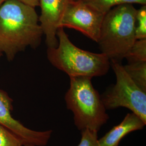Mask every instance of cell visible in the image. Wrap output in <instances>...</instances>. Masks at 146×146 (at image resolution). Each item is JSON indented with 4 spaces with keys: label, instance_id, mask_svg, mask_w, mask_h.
Returning a JSON list of instances; mask_svg holds the SVG:
<instances>
[{
    "label": "cell",
    "instance_id": "2e32d148",
    "mask_svg": "<svg viewBox=\"0 0 146 146\" xmlns=\"http://www.w3.org/2000/svg\"><path fill=\"white\" fill-rule=\"evenodd\" d=\"M21 2L30 5L34 8L39 6V0H18Z\"/></svg>",
    "mask_w": 146,
    "mask_h": 146
},
{
    "label": "cell",
    "instance_id": "8fae6325",
    "mask_svg": "<svg viewBox=\"0 0 146 146\" xmlns=\"http://www.w3.org/2000/svg\"><path fill=\"white\" fill-rule=\"evenodd\" d=\"M123 68L136 84L146 92V62H128Z\"/></svg>",
    "mask_w": 146,
    "mask_h": 146
},
{
    "label": "cell",
    "instance_id": "30bf717a",
    "mask_svg": "<svg viewBox=\"0 0 146 146\" xmlns=\"http://www.w3.org/2000/svg\"><path fill=\"white\" fill-rule=\"evenodd\" d=\"M91 6L100 13L106 14L113 8L125 4L146 5V0H75Z\"/></svg>",
    "mask_w": 146,
    "mask_h": 146
},
{
    "label": "cell",
    "instance_id": "ba28073f",
    "mask_svg": "<svg viewBox=\"0 0 146 146\" xmlns=\"http://www.w3.org/2000/svg\"><path fill=\"white\" fill-rule=\"evenodd\" d=\"M70 0H39L41 15L38 20L48 48L58 45L57 31Z\"/></svg>",
    "mask_w": 146,
    "mask_h": 146
},
{
    "label": "cell",
    "instance_id": "5b68a950",
    "mask_svg": "<svg viewBox=\"0 0 146 146\" xmlns=\"http://www.w3.org/2000/svg\"><path fill=\"white\" fill-rule=\"evenodd\" d=\"M110 61L116 81L101 95L106 109L127 108L146 123V92L131 80L120 62Z\"/></svg>",
    "mask_w": 146,
    "mask_h": 146
},
{
    "label": "cell",
    "instance_id": "52a82bcc",
    "mask_svg": "<svg viewBox=\"0 0 146 146\" xmlns=\"http://www.w3.org/2000/svg\"><path fill=\"white\" fill-rule=\"evenodd\" d=\"M13 107V100L5 92L0 89V125L16 136L24 146L47 145L52 130L37 131L27 128L13 117L11 115Z\"/></svg>",
    "mask_w": 146,
    "mask_h": 146
},
{
    "label": "cell",
    "instance_id": "9a60e30c",
    "mask_svg": "<svg viewBox=\"0 0 146 146\" xmlns=\"http://www.w3.org/2000/svg\"><path fill=\"white\" fill-rule=\"evenodd\" d=\"M98 133L89 129L81 131V139L78 146H99Z\"/></svg>",
    "mask_w": 146,
    "mask_h": 146
},
{
    "label": "cell",
    "instance_id": "5bb4252c",
    "mask_svg": "<svg viewBox=\"0 0 146 146\" xmlns=\"http://www.w3.org/2000/svg\"><path fill=\"white\" fill-rule=\"evenodd\" d=\"M18 137L0 125V146H23Z\"/></svg>",
    "mask_w": 146,
    "mask_h": 146
},
{
    "label": "cell",
    "instance_id": "6da1fadb",
    "mask_svg": "<svg viewBox=\"0 0 146 146\" xmlns=\"http://www.w3.org/2000/svg\"><path fill=\"white\" fill-rule=\"evenodd\" d=\"M43 35L35 8L18 0L0 5V51L8 61L27 47L40 46Z\"/></svg>",
    "mask_w": 146,
    "mask_h": 146
},
{
    "label": "cell",
    "instance_id": "ac0fdd59",
    "mask_svg": "<svg viewBox=\"0 0 146 146\" xmlns=\"http://www.w3.org/2000/svg\"><path fill=\"white\" fill-rule=\"evenodd\" d=\"M3 55V54L0 51V58H1V56Z\"/></svg>",
    "mask_w": 146,
    "mask_h": 146
},
{
    "label": "cell",
    "instance_id": "8992f818",
    "mask_svg": "<svg viewBox=\"0 0 146 146\" xmlns=\"http://www.w3.org/2000/svg\"><path fill=\"white\" fill-rule=\"evenodd\" d=\"M104 15L86 3L78 1H70L60 27L76 30L98 42Z\"/></svg>",
    "mask_w": 146,
    "mask_h": 146
},
{
    "label": "cell",
    "instance_id": "277c9868",
    "mask_svg": "<svg viewBox=\"0 0 146 146\" xmlns=\"http://www.w3.org/2000/svg\"><path fill=\"white\" fill-rule=\"evenodd\" d=\"M89 77H70V86L64 96L67 108L74 115L79 131L98 132L109 119L101 95Z\"/></svg>",
    "mask_w": 146,
    "mask_h": 146
},
{
    "label": "cell",
    "instance_id": "7c38bea8",
    "mask_svg": "<svg viewBox=\"0 0 146 146\" xmlns=\"http://www.w3.org/2000/svg\"><path fill=\"white\" fill-rule=\"evenodd\" d=\"M125 58L128 62H146V39L136 40Z\"/></svg>",
    "mask_w": 146,
    "mask_h": 146
},
{
    "label": "cell",
    "instance_id": "7a4b0ae2",
    "mask_svg": "<svg viewBox=\"0 0 146 146\" xmlns=\"http://www.w3.org/2000/svg\"><path fill=\"white\" fill-rule=\"evenodd\" d=\"M58 46L48 48L47 58L54 67L70 77L102 76L108 73L110 62L105 54L90 52L74 45L64 28L57 31Z\"/></svg>",
    "mask_w": 146,
    "mask_h": 146
},
{
    "label": "cell",
    "instance_id": "e0dca14e",
    "mask_svg": "<svg viewBox=\"0 0 146 146\" xmlns=\"http://www.w3.org/2000/svg\"><path fill=\"white\" fill-rule=\"evenodd\" d=\"M7 0H0V5H1L2 4H3Z\"/></svg>",
    "mask_w": 146,
    "mask_h": 146
},
{
    "label": "cell",
    "instance_id": "3957f363",
    "mask_svg": "<svg viewBox=\"0 0 146 146\" xmlns=\"http://www.w3.org/2000/svg\"><path fill=\"white\" fill-rule=\"evenodd\" d=\"M136 11L132 4H125L116 6L105 14L97 43L110 61L120 62L125 58L135 42Z\"/></svg>",
    "mask_w": 146,
    "mask_h": 146
},
{
    "label": "cell",
    "instance_id": "4fadbf2b",
    "mask_svg": "<svg viewBox=\"0 0 146 146\" xmlns=\"http://www.w3.org/2000/svg\"><path fill=\"white\" fill-rule=\"evenodd\" d=\"M135 29L136 40L146 39V5L137 9Z\"/></svg>",
    "mask_w": 146,
    "mask_h": 146
},
{
    "label": "cell",
    "instance_id": "d6986e66",
    "mask_svg": "<svg viewBox=\"0 0 146 146\" xmlns=\"http://www.w3.org/2000/svg\"><path fill=\"white\" fill-rule=\"evenodd\" d=\"M33 146V145H25V146Z\"/></svg>",
    "mask_w": 146,
    "mask_h": 146
},
{
    "label": "cell",
    "instance_id": "9c48e42d",
    "mask_svg": "<svg viewBox=\"0 0 146 146\" xmlns=\"http://www.w3.org/2000/svg\"><path fill=\"white\" fill-rule=\"evenodd\" d=\"M141 118L133 113H128L119 125L98 139L99 146H119L121 140L128 134L142 129L146 125Z\"/></svg>",
    "mask_w": 146,
    "mask_h": 146
},
{
    "label": "cell",
    "instance_id": "ffe728a7",
    "mask_svg": "<svg viewBox=\"0 0 146 146\" xmlns=\"http://www.w3.org/2000/svg\"><path fill=\"white\" fill-rule=\"evenodd\" d=\"M70 1H75V0H70Z\"/></svg>",
    "mask_w": 146,
    "mask_h": 146
}]
</instances>
